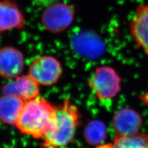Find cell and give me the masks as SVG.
I'll list each match as a JSON object with an SVG mask.
<instances>
[{"label": "cell", "mask_w": 148, "mask_h": 148, "mask_svg": "<svg viewBox=\"0 0 148 148\" xmlns=\"http://www.w3.org/2000/svg\"><path fill=\"white\" fill-rule=\"evenodd\" d=\"M78 108L69 99L56 106L53 123L43 136L42 148H59L71 143L80 123Z\"/></svg>", "instance_id": "obj_1"}, {"label": "cell", "mask_w": 148, "mask_h": 148, "mask_svg": "<svg viewBox=\"0 0 148 148\" xmlns=\"http://www.w3.org/2000/svg\"><path fill=\"white\" fill-rule=\"evenodd\" d=\"M55 115L56 106L38 96L25 102L15 125L23 134L41 138L53 123Z\"/></svg>", "instance_id": "obj_2"}, {"label": "cell", "mask_w": 148, "mask_h": 148, "mask_svg": "<svg viewBox=\"0 0 148 148\" xmlns=\"http://www.w3.org/2000/svg\"><path fill=\"white\" fill-rule=\"evenodd\" d=\"M89 86L98 99L108 102L121 91V78L114 69L99 66L91 76Z\"/></svg>", "instance_id": "obj_3"}, {"label": "cell", "mask_w": 148, "mask_h": 148, "mask_svg": "<svg viewBox=\"0 0 148 148\" xmlns=\"http://www.w3.org/2000/svg\"><path fill=\"white\" fill-rule=\"evenodd\" d=\"M75 14L72 5L59 1L45 8L40 17L41 24L51 33H61L72 25Z\"/></svg>", "instance_id": "obj_4"}, {"label": "cell", "mask_w": 148, "mask_h": 148, "mask_svg": "<svg viewBox=\"0 0 148 148\" xmlns=\"http://www.w3.org/2000/svg\"><path fill=\"white\" fill-rule=\"evenodd\" d=\"M62 72L61 64L56 58L41 56L31 62L28 74L40 85L51 86L59 80Z\"/></svg>", "instance_id": "obj_5"}, {"label": "cell", "mask_w": 148, "mask_h": 148, "mask_svg": "<svg viewBox=\"0 0 148 148\" xmlns=\"http://www.w3.org/2000/svg\"><path fill=\"white\" fill-rule=\"evenodd\" d=\"M129 29L137 47L148 56V4L136 8L130 22Z\"/></svg>", "instance_id": "obj_6"}, {"label": "cell", "mask_w": 148, "mask_h": 148, "mask_svg": "<svg viewBox=\"0 0 148 148\" xmlns=\"http://www.w3.org/2000/svg\"><path fill=\"white\" fill-rule=\"evenodd\" d=\"M143 124L141 115L131 108H122L115 112L112 125L117 135L129 136L140 133Z\"/></svg>", "instance_id": "obj_7"}, {"label": "cell", "mask_w": 148, "mask_h": 148, "mask_svg": "<svg viewBox=\"0 0 148 148\" xmlns=\"http://www.w3.org/2000/svg\"><path fill=\"white\" fill-rule=\"evenodd\" d=\"M24 67L22 53L12 46L0 49V77L6 79H14L20 76Z\"/></svg>", "instance_id": "obj_8"}, {"label": "cell", "mask_w": 148, "mask_h": 148, "mask_svg": "<svg viewBox=\"0 0 148 148\" xmlns=\"http://www.w3.org/2000/svg\"><path fill=\"white\" fill-rule=\"evenodd\" d=\"M3 92L4 95L17 97L25 102L38 98L40 85L29 74L20 75L4 85Z\"/></svg>", "instance_id": "obj_9"}, {"label": "cell", "mask_w": 148, "mask_h": 148, "mask_svg": "<svg viewBox=\"0 0 148 148\" xmlns=\"http://www.w3.org/2000/svg\"><path fill=\"white\" fill-rule=\"evenodd\" d=\"M25 17L16 0H0V33L25 27Z\"/></svg>", "instance_id": "obj_10"}, {"label": "cell", "mask_w": 148, "mask_h": 148, "mask_svg": "<svg viewBox=\"0 0 148 148\" xmlns=\"http://www.w3.org/2000/svg\"><path fill=\"white\" fill-rule=\"evenodd\" d=\"M25 101L14 96L3 95L0 97V121L15 125Z\"/></svg>", "instance_id": "obj_11"}, {"label": "cell", "mask_w": 148, "mask_h": 148, "mask_svg": "<svg viewBox=\"0 0 148 148\" xmlns=\"http://www.w3.org/2000/svg\"><path fill=\"white\" fill-rule=\"evenodd\" d=\"M88 144L99 146L103 144L107 137V128L105 124L99 120H92L86 125L83 132Z\"/></svg>", "instance_id": "obj_12"}, {"label": "cell", "mask_w": 148, "mask_h": 148, "mask_svg": "<svg viewBox=\"0 0 148 148\" xmlns=\"http://www.w3.org/2000/svg\"><path fill=\"white\" fill-rule=\"evenodd\" d=\"M112 146L113 148H148V135L139 133L129 136L116 135Z\"/></svg>", "instance_id": "obj_13"}, {"label": "cell", "mask_w": 148, "mask_h": 148, "mask_svg": "<svg viewBox=\"0 0 148 148\" xmlns=\"http://www.w3.org/2000/svg\"><path fill=\"white\" fill-rule=\"evenodd\" d=\"M96 41L93 35L88 32H83L73 39L72 45L75 51L83 56H93L94 49L98 46Z\"/></svg>", "instance_id": "obj_14"}, {"label": "cell", "mask_w": 148, "mask_h": 148, "mask_svg": "<svg viewBox=\"0 0 148 148\" xmlns=\"http://www.w3.org/2000/svg\"><path fill=\"white\" fill-rule=\"evenodd\" d=\"M30 1L34 6L46 8L59 2V0H30Z\"/></svg>", "instance_id": "obj_15"}, {"label": "cell", "mask_w": 148, "mask_h": 148, "mask_svg": "<svg viewBox=\"0 0 148 148\" xmlns=\"http://www.w3.org/2000/svg\"><path fill=\"white\" fill-rule=\"evenodd\" d=\"M96 148H113V146H112V144L101 145H99Z\"/></svg>", "instance_id": "obj_16"}]
</instances>
